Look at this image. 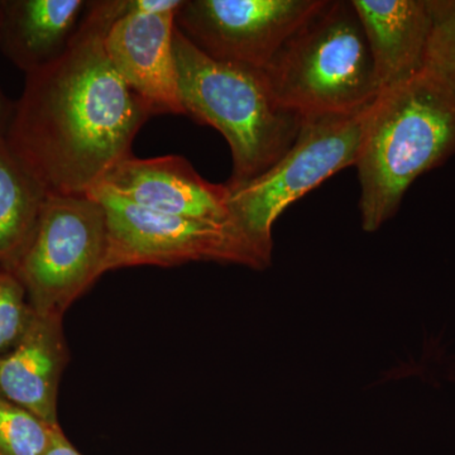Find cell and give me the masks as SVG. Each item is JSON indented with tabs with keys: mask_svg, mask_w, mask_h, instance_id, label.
Returning a JSON list of instances; mask_svg holds the SVG:
<instances>
[{
	"mask_svg": "<svg viewBox=\"0 0 455 455\" xmlns=\"http://www.w3.org/2000/svg\"><path fill=\"white\" fill-rule=\"evenodd\" d=\"M127 0L90 2L64 55L26 75L5 140L47 193L86 194L130 157L151 109L110 62L106 38Z\"/></svg>",
	"mask_w": 455,
	"mask_h": 455,
	"instance_id": "obj_1",
	"label": "cell"
},
{
	"mask_svg": "<svg viewBox=\"0 0 455 455\" xmlns=\"http://www.w3.org/2000/svg\"><path fill=\"white\" fill-rule=\"evenodd\" d=\"M455 155V101L427 70L381 92L371 108L355 166L362 227L376 232L419 176Z\"/></svg>",
	"mask_w": 455,
	"mask_h": 455,
	"instance_id": "obj_2",
	"label": "cell"
},
{
	"mask_svg": "<svg viewBox=\"0 0 455 455\" xmlns=\"http://www.w3.org/2000/svg\"><path fill=\"white\" fill-rule=\"evenodd\" d=\"M185 114L223 134L232 152L235 190L271 169L298 139L302 116L278 103L265 71L217 61L173 33Z\"/></svg>",
	"mask_w": 455,
	"mask_h": 455,
	"instance_id": "obj_3",
	"label": "cell"
},
{
	"mask_svg": "<svg viewBox=\"0 0 455 455\" xmlns=\"http://www.w3.org/2000/svg\"><path fill=\"white\" fill-rule=\"evenodd\" d=\"M263 71L278 103L302 118L358 112L381 94L352 0H325Z\"/></svg>",
	"mask_w": 455,
	"mask_h": 455,
	"instance_id": "obj_4",
	"label": "cell"
},
{
	"mask_svg": "<svg viewBox=\"0 0 455 455\" xmlns=\"http://www.w3.org/2000/svg\"><path fill=\"white\" fill-rule=\"evenodd\" d=\"M373 103L355 113L302 118L300 133L283 157L243 187L228 188L233 223L269 263L277 218L338 171L357 163Z\"/></svg>",
	"mask_w": 455,
	"mask_h": 455,
	"instance_id": "obj_5",
	"label": "cell"
},
{
	"mask_svg": "<svg viewBox=\"0 0 455 455\" xmlns=\"http://www.w3.org/2000/svg\"><path fill=\"white\" fill-rule=\"evenodd\" d=\"M109 228L106 208L90 194H50L31 241L12 274L36 313L59 314L107 272Z\"/></svg>",
	"mask_w": 455,
	"mask_h": 455,
	"instance_id": "obj_6",
	"label": "cell"
},
{
	"mask_svg": "<svg viewBox=\"0 0 455 455\" xmlns=\"http://www.w3.org/2000/svg\"><path fill=\"white\" fill-rule=\"evenodd\" d=\"M88 194L103 204L107 212V272L146 265L172 267L194 260L235 263L254 269L271 265L233 221L146 211L100 188H92Z\"/></svg>",
	"mask_w": 455,
	"mask_h": 455,
	"instance_id": "obj_7",
	"label": "cell"
},
{
	"mask_svg": "<svg viewBox=\"0 0 455 455\" xmlns=\"http://www.w3.org/2000/svg\"><path fill=\"white\" fill-rule=\"evenodd\" d=\"M325 0H187L176 27L217 61L265 70Z\"/></svg>",
	"mask_w": 455,
	"mask_h": 455,
	"instance_id": "obj_8",
	"label": "cell"
},
{
	"mask_svg": "<svg viewBox=\"0 0 455 455\" xmlns=\"http://www.w3.org/2000/svg\"><path fill=\"white\" fill-rule=\"evenodd\" d=\"M179 11L137 12L125 9L110 27L106 50L124 83L152 114L187 116L180 97L173 33Z\"/></svg>",
	"mask_w": 455,
	"mask_h": 455,
	"instance_id": "obj_9",
	"label": "cell"
},
{
	"mask_svg": "<svg viewBox=\"0 0 455 455\" xmlns=\"http://www.w3.org/2000/svg\"><path fill=\"white\" fill-rule=\"evenodd\" d=\"M94 188L161 214L232 221L227 185L212 184L182 156L139 158L114 164Z\"/></svg>",
	"mask_w": 455,
	"mask_h": 455,
	"instance_id": "obj_10",
	"label": "cell"
},
{
	"mask_svg": "<svg viewBox=\"0 0 455 455\" xmlns=\"http://www.w3.org/2000/svg\"><path fill=\"white\" fill-rule=\"evenodd\" d=\"M62 316L36 313L25 335L0 357V396L59 425L57 397L68 355Z\"/></svg>",
	"mask_w": 455,
	"mask_h": 455,
	"instance_id": "obj_11",
	"label": "cell"
},
{
	"mask_svg": "<svg viewBox=\"0 0 455 455\" xmlns=\"http://www.w3.org/2000/svg\"><path fill=\"white\" fill-rule=\"evenodd\" d=\"M366 35L379 92L421 73L431 32L429 0H352Z\"/></svg>",
	"mask_w": 455,
	"mask_h": 455,
	"instance_id": "obj_12",
	"label": "cell"
},
{
	"mask_svg": "<svg viewBox=\"0 0 455 455\" xmlns=\"http://www.w3.org/2000/svg\"><path fill=\"white\" fill-rule=\"evenodd\" d=\"M85 0H0V50L31 74L60 59L79 31Z\"/></svg>",
	"mask_w": 455,
	"mask_h": 455,
	"instance_id": "obj_13",
	"label": "cell"
},
{
	"mask_svg": "<svg viewBox=\"0 0 455 455\" xmlns=\"http://www.w3.org/2000/svg\"><path fill=\"white\" fill-rule=\"evenodd\" d=\"M47 193L31 171L0 139V269L12 271L33 233Z\"/></svg>",
	"mask_w": 455,
	"mask_h": 455,
	"instance_id": "obj_14",
	"label": "cell"
},
{
	"mask_svg": "<svg viewBox=\"0 0 455 455\" xmlns=\"http://www.w3.org/2000/svg\"><path fill=\"white\" fill-rule=\"evenodd\" d=\"M60 427L0 396V455H44Z\"/></svg>",
	"mask_w": 455,
	"mask_h": 455,
	"instance_id": "obj_15",
	"label": "cell"
},
{
	"mask_svg": "<svg viewBox=\"0 0 455 455\" xmlns=\"http://www.w3.org/2000/svg\"><path fill=\"white\" fill-rule=\"evenodd\" d=\"M431 32L425 70L433 74L455 101V0H429Z\"/></svg>",
	"mask_w": 455,
	"mask_h": 455,
	"instance_id": "obj_16",
	"label": "cell"
},
{
	"mask_svg": "<svg viewBox=\"0 0 455 455\" xmlns=\"http://www.w3.org/2000/svg\"><path fill=\"white\" fill-rule=\"evenodd\" d=\"M33 315L23 284L12 272L0 269V357L17 346Z\"/></svg>",
	"mask_w": 455,
	"mask_h": 455,
	"instance_id": "obj_17",
	"label": "cell"
},
{
	"mask_svg": "<svg viewBox=\"0 0 455 455\" xmlns=\"http://www.w3.org/2000/svg\"><path fill=\"white\" fill-rule=\"evenodd\" d=\"M44 455H83L80 451L75 449L74 445L71 444L70 440L66 438L64 431L61 427L57 430L55 439H53L52 445H51L49 451Z\"/></svg>",
	"mask_w": 455,
	"mask_h": 455,
	"instance_id": "obj_18",
	"label": "cell"
},
{
	"mask_svg": "<svg viewBox=\"0 0 455 455\" xmlns=\"http://www.w3.org/2000/svg\"><path fill=\"white\" fill-rule=\"evenodd\" d=\"M14 104L16 103L5 97L4 92L0 89V139H5L12 116H13Z\"/></svg>",
	"mask_w": 455,
	"mask_h": 455,
	"instance_id": "obj_19",
	"label": "cell"
}]
</instances>
